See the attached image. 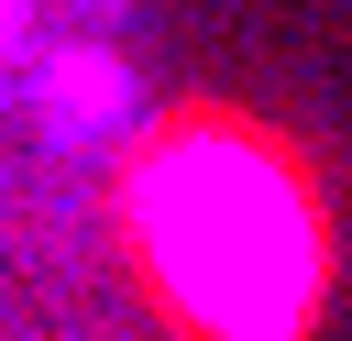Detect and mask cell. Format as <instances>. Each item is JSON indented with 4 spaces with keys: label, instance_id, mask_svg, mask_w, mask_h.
Segmentation results:
<instances>
[{
    "label": "cell",
    "instance_id": "obj_1",
    "mask_svg": "<svg viewBox=\"0 0 352 341\" xmlns=\"http://www.w3.org/2000/svg\"><path fill=\"white\" fill-rule=\"evenodd\" d=\"M132 231L198 341H308L319 286H330V231H319L308 176L275 143L231 121L154 143L132 176Z\"/></svg>",
    "mask_w": 352,
    "mask_h": 341
}]
</instances>
